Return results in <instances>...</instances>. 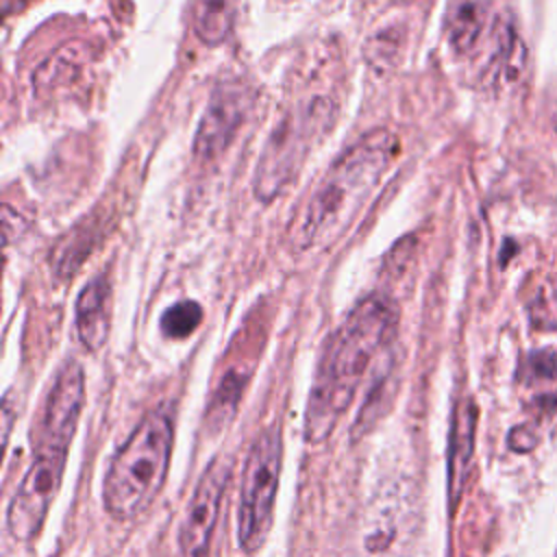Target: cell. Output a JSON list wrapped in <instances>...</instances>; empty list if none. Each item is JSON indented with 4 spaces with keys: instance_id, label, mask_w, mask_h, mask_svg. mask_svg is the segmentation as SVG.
I'll use <instances>...</instances> for the list:
<instances>
[{
    "instance_id": "6da1fadb",
    "label": "cell",
    "mask_w": 557,
    "mask_h": 557,
    "mask_svg": "<svg viewBox=\"0 0 557 557\" xmlns=\"http://www.w3.org/2000/svg\"><path fill=\"white\" fill-rule=\"evenodd\" d=\"M398 315L385 296H368L329 335L305 409V440L324 442L366 379L383 368L396 339Z\"/></svg>"
},
{
    "instance_id": "7a4b0ae2",
    "label": "cell",
    "mask_w": 557,
    "mask_h": 557,
    "mask_svg": "<svg viewBox=\"0 0 557 557\" xmlns=\"http://www.w3.org/2000/svg\"><path fill=\"white\" fill-rule=\"evenodd\" d=\"M400 154V139L387 128H374L350 144L311 194L294 242L300 250L335 242L381 183Z\"/></svg>"
},
{
    "instance_id": "3957f363",
    "label": "cell",
    "mask_w": 557,
    "mask_h": 557,
    "mask_svg": "<svg viewBox=\"0 0 557 557\" xmlns=\"http://www.w3.org/2000/svg\"><path fill=\"white\" fill-rule=\"evenodd\" d=\"M172 442V420L152 411L117 448L102 481V503L113 520H133L152 505L168 476Z\"/></svg>"
},
{
    "instance_id": "277c9868",
    "label": "cell",
    "mask_w": 557,
    "mask_h": 557,
    "mask_svg": "<svg viewBox=\"0 0 557 557\" xmlns=\"http://www.w3.org/2000/svg\"><path fill=\"white\" fill-rule=\"evenodd\" d=\"M333 124V107L324 96L311 98L307 104L287 113L272 131L255 172V196L270 202L298 172L302 159L311 150L318 135Z\"/></svg>"
},
{
    "instance_id": "5b68a950",
    "label": "cell",
    "mask_w": 557,
    "mask_h": 557,
    "mask_svg": "<svg viewBox=\"0 0 557 557\" xmlns=\"http://www.w3.org/2000/svg\"><path fill=\"white\" fill-rule=\"evenodd\" d=\"M283 442L276 429L263 431L250 446L239 500V544L246 553H255L263 546L274 516V500L281 479Z\"/></svg>"
},
{
    "instance_id": "8992f818",
    "label": "cell",
    "mask_w": 557,
    "mask_h": 557,
    "mask_svg": "<svg viewBox=\"0 0 557 557\" xmlns=\"http://www.w3.org/2000/svg\"><path fill=\"white\" fill-rule=\"evenodd\" d=\"M65 461L63 453H35L7 507V529L15 542H30L39 535L61 487Z\"/></svg>"
},
{
    "instance_id": "52a82bcc",
    "label": "cell",
    "mask_w": 557,
    "mask_h": 557,
    "mask_svg": "<svg viewBox=\"0 0 557 557\" xmlns=\"http://www.w3.org/2000/svg\"><path fill=\"white\" fill-rule=\"evenodd\" d=\"M85 398V374L81 363L67 361L57 372L52 387L46 396L37 429H35V453H63L67 455L74 437L78 416Z\"/></svg>"
},
{
    "instance_id": "ba28073f",
    "label": "cell",
    "mask_w": 557,
    "mask_h": 557,
    "mask_svg": "<svg viewBox=\"0 0 557 557\" xmlns=\"http://www.w3.org/2000/svg\"><path fill=\"white\" fill-rule=\"evenodd\" d=\"M228 476L231 461L226 457H215L196 483L178 529V546L185 557H207Z\"/></svg>"
},
{
    "instance_id": "9c48e42d",
    "label": "cell",
    "mask_w": 557,
    "mask_h": 557,
    "mask_svg": "<svg viewBox=\"0 0 557 557\" xmlns=\"http://www.w3.org/2000/svg\"><path fill=\"white\" fill-rule=\"evenodd\" d=\"M246 104L248 94L242 85L224 83L211 96V102L198 124L194 139V152L198 159H213L231 144L246 117Z\"/></svg>"
},
{
    "instance_id": "30bf717a",
    "label": "cell",
    "mask_w": 557,
    "mask_h": 557,
    "mask_svg": "<svg viewBox=\"0 0 557 557\" xmlns=\"http://www.w3.org/2000/svg\"><path fill=\"white\" fill-rule=\"evenodd\" d=\"M474 433H476V407L472 398L457 403L450 424V446H448V500L455 507L463 494L470 463L474 455Z\"/></svg>"
},
{
    "instance_id": "8fae6325",
    "label": "cell",
    "mask_w": 557,
    "mask_h": 557,
    "mask_svg": "<svg viewBox=\"0 0 557 557\" xmlns=\"http://www.w3.org/2000/svg\"><path fill=\"white\" fill-rule=\"evenodd\" d=\"M111 326V287L104 276L91 278L76 298V335L96 352L104 346Z\"/></svg>"
},
{
    "instance_id": "7c38bea8",
    "label": "cell",
    "mask_w": 557,
    "mask_h": 557,
    "mask_svg": "<svg viewBox=\"0 0 557 557\" xmlns=\"http://www.w3.org/2000/svg\"><path fill=\"white\" fill-rule=\"evenodd\" d=\"M527 63V48L509 22H498L494 28V52L490 59V74L494 81L513 83Z\"/></svg>"
},
{
    "instance_id": "4fadbf2b",
    "label": "cell",
    "mask_w": 557,
    "mask_h": 557,
    "mask_svg": "<svg viewBox=\"0 0 557 557\" xmlns=\"http://www.w3.org/2000/svg\"><path fill=\"white\" fill-rule=\"evenodd\" d=\"M485 26V13L483 7L476 0H457L450 4L448 17H446V35L455 52L466 54L470 52Z\"/></svg>"
},
{
    "instance_id": "5bb4252c",
    "label": "cell",
    "mask_w": 557,
    "mask_h": 557,
    "mask_svg": "<svg viewBox=\"0 0 557 557\" xmlns=\"http://www.w3.org/2000/svg\"><path fill=\"white\" fill-rule=\"evenodd\" d=\"M194 30L196 35L209 44H222L233 28L235 22V7L233 0H198L194 7Z\"/></svg>"
},
{
    "instance_id": "9a60e30c",
    "label": "cell",
    "mask_w": 557,
    "mask_h": 557,
    "mask_svg": "<svg viewBox=\"0 0 557 557\" xmlns=\"http://www.w3.org/2000/svg\"><path fill=\"white\" fill-rule=\"evenodd\" d=\"M78 67H81V59H76V46H67V48H61L52 59H48V63H44L35 72L33 83L39 91L54 89V87L72 81L76 76Z\"/></svg>"
},
{
    "instance_id": "2e32d148",
    "label": "cell",
    "mask_w": 557,
    "mask_h": 557,
    "mask_svg": "<svg viewBox=\"0 0 557 557\" xmlns=\"http://www.w3.org/2000/svg\"><path fill=\"white\" fill-rule=\"evenodd\" d=\"M200 320H202L200 305L194 300H181L170 309H165V313L161 315V331L172 339H183L198 329Z\"/></svg>"
},
{
    "instance_id": "e0dca14e",
    "label": "cell",
    "mask_w": 557,
    "mask_h": 557,
    "mask_svg": "<svg viewBox=\"0 0 557 557\" xmlns=\"http://www.w3.org/2000/svg\"><path fill=\"white\" fill-rule=\"evenodd\" d=\"M529 318L537 329H557V289L550 285L535 287L529 298Z\"/></svg>"
},
{
    "instance_id": "ac0fdd59",
    "label": "cell",
    "mask_w": 557,
    "mask_h": 557,
    "mask_svg": "<svg viewBox=\"0 0 557 557\" xmlns=\"http://www.w3.org/2000/svg\"><path fill=\"white\" fill-rule=\"evenodd\" d=\"M531 374L537 379H555L557 376V355L550 350H537L529 357Z\"/></svg>"
},
{
    "instance_id": "d6986e66",
    "label": "cell",
    "mask_w": 557,
    "mask_h": 557,
    "mask_svg": "<svg viewBox=\"0 0 557 557\" xmlns=\"http://www.w3.org/2000/svg\"><path fill=\"white\" fill-rule=\"evenodd\" d=\"M396 2H409V0H396Z\"/></svg>"
},
{
    "instance_id": "ffe728a7",
    "label": "cell",
    "mask_w": 557,
    "mask_h": 557,
    "mask_svg": "<svg viewBox=\"0 0 557 557\" xmlns=\"http://www.w3.org/2000/svg\"><path fill=\"white\" fill-rule=\"evenodd\" d=\"M283 2H287V0H283Z\"/></svg>"
}]
</instances>
